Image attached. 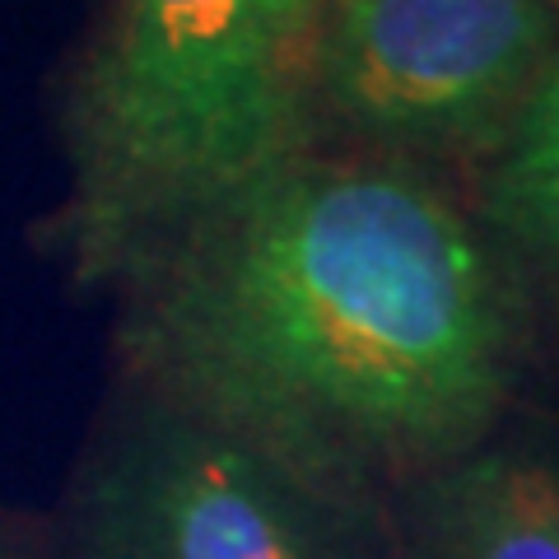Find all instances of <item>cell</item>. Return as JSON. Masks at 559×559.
Listing matches in <instances>:
<instances>
[{
  "label": "cell",
  "instance_id": "1",
  "mask_svg": "<svg viewBox=\"0 0 559 559\" xmlns=\"http://www.w3.org/2000/svg\"><path fill=\"white\" fill-rule=\"evenodd\" d=\"M127 280L164 406L341 495L457 462L509 392L480 238L392 164L294 154Z\"/></svg>",
  "mask_w": 559,
  "mask_h": 559
},
{
  "label": "cell",
  "instance_id": "2",
  "mask_svg": "<svg viewBox=\"0 0 559 559\" xmlns=\"http://www.w3.org/2000/svg\"><path fill=\"white\" fill-rule=\"evenodd\" d=\"M322 0H117L75 94L70 248L140 271L299 154Z\"/></svg>",
  "mask_w": 559,
  "mask_h": 559
},
{
  "label": "cell",
  "instance_id": "3",
  "mask_svg": "<svg viewBox=\"0 0 559 559\" xmlns=\"http://www.w3.org/2000/svg\"><path fill=\"white\" fill-rule=\"evenodd\" d=\"M555 43V0H322L308 90L373 145H489L527 108Z\"/></svg>",
  "mask_w": 559,
  "mask_h": 559
},
{
  "label": "cell",
  "instance_id": "4",
  "mask_svg": "<svg viewBox=\"0 0 559 559\" xmlns=\"http://www.w3.org/2000/svg\"><path fill=\"white\" fill-rule=\"evenodd\" d=\"M70 559H364L349 495L164 406L90 471Z\"/></svg>",
  "mask_w": 559,
  "mask_h": 559
},
{
  "label": "cell",
  "instance_id": "5",
  "mask_svg": "<svg viewBox=\"0 0 559 559\" xmlns=\"http://www.w3.org/2000/svg\"><path fill=\"white\" fill-rule=\"evenodd\" d=\"M439 559H559V480L513 457H480L433 495Z\"/></svg>",
  "mask_w": 559,
  "mask_h": 559
},
{
  "label": "cell",
  "instance_id": "6",
  "mask_svg": "<svg viewBox=\"0 0 559 559\" xmlns=\"http://www.w3.org/2000/svg\"><path fill=\"white\" fill-rule=\"evenodd\" d=\"M485 210L522 248L559 261V51L527 108L499 140Z\"/></svg>",
  "mask_w": 559,
  "mask_h": 559
},
{
  "label": "cell",
  "instance_id": "7",
  "mask_svg": "<svg viewBox=\"0 0 559 559\" xmlns=\"http://www.w3.org/2000/svg\"><path fill=\"white\" fill-rule=\"evenodd\" d=\"M555 10H559V0H555Z\"/></svg>",
  "mask_w": 559,
  "mask_h": 559
}]
</instances>
